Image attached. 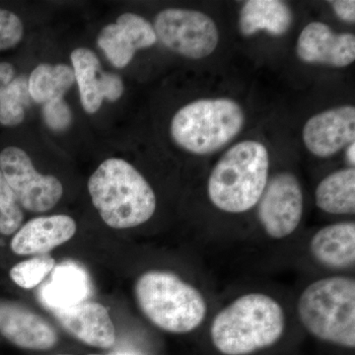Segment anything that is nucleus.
<instances>
[{
	"instance_id": "nucleus-8",
	"label": "nucleus",
	"mask_w": 355,
	"mask_h": 355,
	"mask_svg": "<svg viewBox=\"0 0 355 355\" xmlns=\"http://www.w3.org/2000/svg\"><path fill=\"white\" fill-rule=\"evenodd\" d=\"M153 28L166 48L191 60L209 57L219 42L216 23L200 11L164 9L156 15Z\"/></svg>"
},
{
	"instance_id": "nucleus-12",
	"label": "nucleus",
	"mask_w": 355,
	"mask_h": 355,
	"mask_svg": "<svg viewBox=\"0 0 355 355\" xmlns=\"http://www.w3.org/2000/svg\"><path fill=\"white\" fill-rule=\"evenodd\" d=\"M303 141L313 155L328 158L355 140V108L342 106L310 118L303 128Z\"/></svg>"
},
{
	"instance_id": "nucleus-22",
	"label": "nucleus",
	"mask_w": 355,
	"mask_h": 355,
	"mask_svg": "<svg viewBox=\"0 0 355 355\" xmlns=\"http://www.w3.org/2000/svg\"><path fill=\"white\" fill-rule=\"evenodd\" d=\"M31 102L27 77L16 76L0 94V125L15 128L24 123Z\"/></svg>"
},
{
	"instance_id": "nucleus-1",
	"label": "nucleus",
	"mask_w": 355,
	"mask_h": 355,
	"mask_svg": "<svg viewBox=\"0 0 355 355\" xmlns=\"http://www.w3.org/2000/svg\"><path fill=\"white\" fill-rule=\"evenodd\" d=\"M93 207L109 227L130 229L150 220L157 207L153 187L127 159L110 156L88 179Z\"/></svg>"
},
{
	"instance_id": "nucleus-6",
	"label": "nucleus",
	"mask_w": 355,
	"mask_h": 355,
	"mask_svg": "<svg viewBox=\"0 0 355 355\" xmlns=\"http://www.w3.org/2000/svg\"><path fill=\"white\" fill-rule=\"evenodd\" d=\"M244 121V112L234 100L200 99L178 110L170 123V135L180 148L207 155L232 141Z\"/></svg>"
},
{
	"instance_id": "nucleus-23",
	"label": "nucleus",
	"mask_w": 355,
	"mask_h": 355,
	"mask_svg": "<svg viewBox=\"0 0 355 355\" xmlns=\"http://www.w3.org/2000/svg\"><path fill=\"white\" fill-rule=\"evenodd\" d=\"M55 266V260L49 254H39L16 263L9 272V277L16 286L33 289L48 277Z\"/></svg>"
},
{
	"instance_id": "nucleus-5",
	"label": "nucleus",
	"mask_w": 355,
	"mask_h": 355,
	"mask_svg": "<svg viewBox=\"0 0 355 355\" xmlns=\"http://www.w3.org/2000/svg\"><path fill=\"white\" fill-rule=\"evenodd\" d=\"M297 314L305 330L322 342L355 347V282L352 277H324L299 296Z\"/></svg>"
},
{
	"instance_id": "nucleus-30",
	"label": "nucleus",
	"mask_w": 355,
	"mask_h": 355,
	"mask_svg": "<svg viewBox=\"0 0 355 355\" xmlns=\"http://www.w3.org/2000/svg\"><path fill=\"white\" fill-rule=\"evenodd\" d=\"M116 355H139L135 354V352H118V354H116Z\"/></svg>"
},
{
	"instance_id": "nucleus-29",
	"label": "nucleus",
	"mask_w": 355,
	"mask_h": 355,
	"mask_svg": "<svg viewBox=\"0 0 355 355\" xmlns=\"http://www.w3.org/2000/svg\"><path fill=\"white\" fill-rule=\"evenodd\" d=\"M347 159L350 165L354 166L355 164V144L352 142L347 149Z\"/></svg>"
},
{
	"instance_id": "nucleus-21",
	"label": "nucleus",
	"mask_w": 355,
	"mask_h": 355,
	"mask_svg": "<svg viewBox=\"0 0 355 355\" xmlns=\"http://www.w3.org/2000/svg\"><path fill=\"white\" fill-rule=\"evenodd\" d=\"M317 207L327 214L345 216L355 212L354 168L331 173L318 184Z\"/></svg>"
},
{
	"instance_id": "nucleus-20",
	"label": "nucleus",
	"mask_w": 355,
	"mask_h": 355,
	"mask_svg": "<svg viewBox=\"0 0 355 355\" xmlns=\"http://www.w3.org/2000/svg\"><path fill=\"white\" fill-rule=\"evenodd\" d=\"M27 83L32 101L43 106L64 98L76 84V77L71 65L42 62L32 70Z\"/></svg>"
},
{
	"instance_id": "nucleus-2",
	"label": "nucleus",
	"mask_w": 355,
	"mask_h": 355,
	"mask_svg": "<svg viewBox=\"0 0 355 355\" xmlns=\"http://www.w3.org/2000/svg\"><path fill=\"white\" fill-rule=\"evenodd\" d=\"M286 330V315L272 296L252 292L236 298L212 321L210 338L223 355H250L275 345Z\"/></svg>"
},
{
	"instance_id": "nucleus-26",
	"label": "nucleus",
	"mask_w": 355,
	"mask_h": 355,
	"mask_svg": "<svg viewBox=\"0 0 355 355\" xmlns=\"http://www.w3.org/2000/svg\"><path fill=\"white\" fill-rule=\"evenodd\" d=\"M25 25L17 14L0 8V51L10 50L24 38Z\"/></svg>"
},
{
	"instance_id": "nucleus-18",
	"label": "nucleus",
	"mask_w": 355,
	"mask_h": 355,
	"mask_svg": "<svg viewBox=\"0 0 355 355\" xmlns=\"http://www.w3.org/2000/svg\"><path fill=\"white\" fill-rule=\"evenodd\" d=\"M50 282L41 291L43 302L51 309L58 310L78 304L90 294L87 273L73 263L55 266Z\"/></svg>"
},
{
	"instance_id": "nucleus-13",
	"label": "nucleus",
	"mask_w": 355,
	"mask_h": 355,
	"mask_svg": "<svg viewBox=\"0 0 355 355\" xmlns=\"http://www.w3.org/2000/svg\"><path fill=\"white\" fill-rule=\"evenodd\" d=\"M0 335L19 349L48 350L57 345L53 327L16 301L0 299Z\"/></svg>"
},
{
	"instance_id": "nucleus-32",
	"label": "nucleus",
	"mask_w": 355,
	"mask_h": 355,
	"mask_svg": "<svg viewBox=\"0 0 355 355\" xmlns=\"http://www.w3.org/2000/svg\"><path fill=\"white\" fill-rule=\"evenodd\" d=\"M58 355H70V354H58ZM90 355H100V354H90Z\"/></svg>"
},
{
	"instance_id": "nucleus-24",
	"label": "nucleus",
	"mask_w": 355,
	"mask_h": 355,
	"mask_svg": "<svg viewBox=\"0 0 355 355\" xmlns=\"http://www.w3.org/2000/svg\"><path fill=\"white\" fill-rule=\"evenodd\" d=\"M24 212L15 193L0 171V234H15L22 226Z\"/></svg>"
},
{
	"instance_id": "nucleus-19",
	"label": "nucleus",
	"mask_w": 355,
	"mask_h": 355,
	"mask_svg": "<svg viewBox=\"0 0 355 355\" xmlns=\"http://www.w3.org/2000/svg\"><path fill=\"white\" fill-rule=\"evenodd\" d=\"M293 15L286 2L279 0H249L240 10V32L245 37L266 31L280 37L288 31Z\"/></svg>"
},
{
	"instance_id": "nucleus-14",
	"label": "nucleus",
	"mask_w": 355,
	"mask_h": 355,
	"mask_svg": "<svg viewBox=\"0 0 355 355\" xmlns=\"http://www.w3.org/2000/svg\"><path fill=\"white\" fill-rule=\"evenodd\" d=\"M296 51L306 64L345 67L355 60V37L335 33L324 23L312 22L299 35Z\"/></svg>"
},
{
	"instance_id": "nucleus-3",
	"label": "nucleus",
	"mask_w": 355,
	"mask_h": 355,
	"mask_svg": "<svg viewBox=\"0 0 355 355\" xmlns=\"http://www.w3.org/2000/svg\"><path fill=\"white\" fill-rule=\"evenodd\" d=\"M268 149L256 140L229 148L212 170L207 183L210 202L221 211L243 214L258 205L268 181Z\"/></svg>"
},
{
	"instance_id": "nucleus-16",
	"label": "nucleus",
	"mask_w": 355,
	"mask_h": 355,
	"mask_svg": "<svg viewBox=\"0 0 355 355\" xmlns=\"http://www.w3.org/2000/svg\"><path fill=\"white\" fill-rule=\"evenodd\" d=\"M76 230V220L67 214L36 217L18 229L10 248L18 256L44 254L69 242Z\"/></svg>"
},
{
	"instance_id": "nucleus-4",
	"label": "nucleus",
	"mask_w": 355,
	"mask_h": 355,
	"mask_svg": "<svg viewBox=\"0 0 355 355\" xmlns=\"http://www.w3.org/2000/svg\"><path fill=\"white\" fill-rule=\"evenodd\" d=\"M135 296L142 314L168 333H191L207 317L202 292L174 272L154 270L142 273L135 282Z\"/></svg>"
},
{
	"instance_id": "nucleus-15",
	"label": "nucleus",
	"mask_w": 355,
	"mask_h": 355,
	"mask_svg": "<svg viewBox=\"0 0 355 355\" xmlns=\"http://www.w3.org/2000/svg\"><path fill=\"white\" fill-rule=\"evenodd\" d=\"M65 331L90 347L111 349L116 343V329L108 309L95 301L53 310Z\"/></svg>"
},
{
	"instance_id": "nucleus-9",
	"label": "nucleus",
	"mask_w": 355,
	"mask_h": 355,
	"mask_svg": "<svg viewBox=\"0 0 355 355\" xmlns=\"http://www.w3.org/2000/svg\"><path fill=\"white\" fill-rule=\"evenodd\" d=\"M304 198L297 178L289 172L268 181L258 202V218L268 237L280 240L291 236L302 220Z\"/></svg>"
},
{
	"instance_id": "nucleus-28",
	"label": "nucleus",
	"mask_w": 355,
	"mask_h": 355,
	"mask_svg": "<svg viewBox=\"0 0 355 355\" xmlns=\"http://www.w3.org/2000/svg\"><path fill=\"white\" fill-rule=\"evenodd\" d=\"M16 69L10 62H0V88H6L15 79Z\"/></svg>"
},
{
	"instance_id": "nucleus-31",
	"label": "nucleus",
	"mask_w": 355,
	"mask_h": 355,
	"mask_svg": "<svg viewBox=\"0 0 355 355\" xmlns=\"http://www.w3.org/2000/svg\"><path fill=\"white\" fill-rule=\"evenodd\" d=\"M4 89H6V88H4ZM4 89L3 88H0V94H1V92H2V91L4 90Z\"/></svg>"
},
{
	"instance_id": "nucleus-10",
	"label": "nucleus",
	"mask_w": 355,
	"mask_h": 355,
	"mask_svg": "<svg viewBox=\"0 0 355 355\" xmlns=\"http://www.w3.org/2000/svg\"><path fill=\"white\" fill-rule=\"evenodd\" d=\"M81 106L86 114H95L103 103H116L125 94V83L119 74L106 71L97 53L78 46L70 53Z\"/></svg>"
},
{
	"instance_id": "nucleus-17",
	"label": "nucleus",
	"mask_w": 355,
	"mask_h": 355,
	"mask_svg": "<svg viewBox=\"0 0 355 355\" xmlns=\"http://www.w3.org/2000/svg\"><path fill=\"white\" fill-rule=\"evenodd\" d=\"M310 253L322 266L345 270L355 263V223L338 222L320 229L310 241Z\"/></svg>"
},
{
	"instance_id": "nucleus-11",
	"label": "nucleus",
	"mask_w": 355,
	"mask_h": 355,
	"mask_svg": "<svg viewBox=\"0 0 355 355\" xmlns=\"http://www.w3.org/2000/svg\"><path fill=\"white\" fill-rule=\"evenodd\" d=\"M158 39L153 25L139 14L125 12L97 35V46L114 69H125L139 50L155 46Z\"/></svg>"
},
{
	"instance_id": "nucleus-25",
	"label": "nucleus",
	"mask_w": 355,
	"mask_h": 355,
	"mask_svg": "<svg viewBox=\"0 0 355 355\" xmlns=\"http://www.w3.org/2000/svg\"><path fill=\"white\" fill-rule=\"evenodd\" d=\"M42 116L46 127L53 132H65L73 123V112L64 98L43 105Z\"/></svg>"
},
{
	"instance_id": "nucleus-27",
	"label": "nucleus",
	"mask_w": 355,
	"mask_h": 355,
	"mask_svg": "<svg viewBox=\"0 0 355 355\" xmlns=\"http://www.w3.org/2000/svg\"><path fill=\"white\" fill-rule=\"evenodd\" d=\"M336 15L343 22L354 24L355 22V1L354 0H336L330 1Z\"/></svg>"
},
{
	"instance_id": "nucleus-7",
	"label": "nucleus",
	"mask_w": 355,
	"mask_h": 355,
	"mask_svg": "<svg viewBox=\"0 0 355 355\" xmlns=\"http://www.w3.org/2000/svg\"><path fill=\"white\" fill-rule=\"evenodd\" d=\"M0 171L21 207L28 211H49L64 197V188L60 180L40 172L22 147L9 146L2 149Z\"/></svg>"
}]
</instances>
